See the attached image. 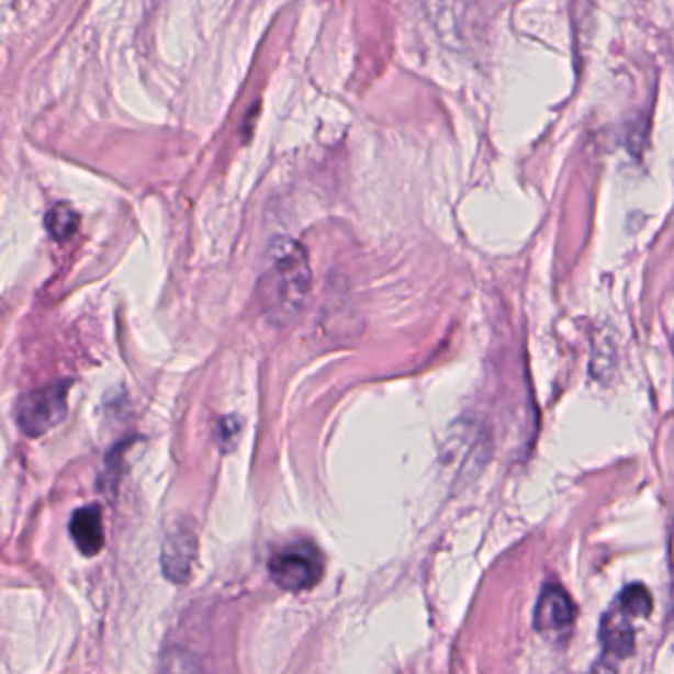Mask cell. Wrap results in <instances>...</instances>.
<instances>
[{"label":"cell","mask_w":674,"mask_h":674,"mask_svg":"<svg viewBox=\"0 0 674 674\" xmlns=\"http://www.w3.org/2000/svg\"><path fill=\"white\" fill-rule=\"evenodd\" d=\"M308 288L311 269L305 249L293 239H276L259 279V299L266 313L276 323H288L303 307Z\"/></svg>","instance_id":"6da1fadb"},{"label":"cell","mask_w":674,"mask_h":674,"mask_svg":"<svg viewBox=\"0 0 674 674\" xmlns=\"http://www.w3.org/2000/svg\"><path fill=\"white\" fill-rule=\"evenodd\" d=\"M68 386L70 382H56L50 386L31 390L16 404V424L22 434L42 437L60 426L68 414Z\"/></svg>","instance_id":"7a4b0ae2"},{"label":"cell","mask_w":674,"mask_h":674,"mask_svg":"<svg viewBox=\"0 0 674 674\" xmlns=\"http://www.w3.org/2000/svg\"><path fill=\"white\" fill-rule=\"evenodd\" d=\"M323 572V555L315 546L307 542L285 546L269 560V574L285 592H307L321 582Z\"/></svg>","instance_id":"3957f363"},{"label":"cell","mask_w":674,"mask_h":674,"mask_svg":"<svg viewBox=\"0 0 674 674\" xmlns=\"http://www.w3.org/2000/svg\"><path fill=\"white\" fill-rule=\"evenodd\" d=\"M575 609L570 595L560 585H546L538 597L535 611V627L548 641L562 643L572 633Z\"/></svg>","instance_id":"277c9868"},{"label":"cell","mask_w":674,"mask_h":674,"mask_svg":"<svg viewBox=\"0 0 674 674\" xmlns=\"http://www.w3.org/2000/svg\"><path fill=\"white\" fill-rule=\"evenodd\" d=\"M196 558V536L189 528L172 530L162 546V572L175 584H184Z\"/></svg>","instance_id":"5b68a950"},{"label":"cell","mask_w":674,"mask_h":674,"mask_svg":"<svg viewBox=\"0 0 674 674\" xmlns=\"http://www.w3.org/2000/svg\"><path fill=\"white\" fill-rule=\"evenodd\" d=\"M631 619L633 615L625 611L617 602L611 609H607V614L602 619V629H599L605 656H611L614 661H621L633 651L634 631Z\"/></svg>","instance_id":"8992f818"},{"label":"cell","mask_w":674,"mask_h":674,"mask_svg":"<svg viewBox=\"0 0 674 674\" xmlns=\"http://www.w3.org/2000/svg\"><path fill=\"white\" fill-rule=\"evenodd\" d=\"M70 536L81 554L88 558L100 554L101 548L105 544L100 506H81L80 510H76L70 520Z\"/></svg>","instance_id":"52a82bcc"},{"label":"cell","mask_w":674,"mask_h":674,"mask_svg":"<svg viewBox=\"0 0 674 674\" xmlns=\"http://www.w3.org/2000/svg\"><path fill=\"white\" fill-rule=\"evenodd\" d=\"M80 218L68 204H58L46 216V228L54 239H68L78 229Z\"/></svg>","instance_id":"ba28073f"},{"label":"cell","mask_w":674,"mask_h":674,"mask_svg":"<svg viewBox=\"0 0 674 674\" xmlns=\"http://www.w3.org/2000/svg\"><path fill=\"white\" fill-rule=\"evenodd\" d=\"M617 604L621 605L625 611H629L633 617H649L651 609H653L651 594L641 584L627 585L621 595L617 597Z\"/></svg>","instance_id":"9c48e42d"},{"label":"cell","mask_w":674,"mask_h":674,"mask_svg":"<svg viewBox=\"0 0 674 674\" xmlns=\"http://www.w3.org/2000/svg\"><path fill=\"white\" fill-rule=\"evenodd\" d=\"M238 436L239 419H236V417H224V419H220L216 437H218V443L222 449L228 451V449L236 446V437Z\"/></svg>","instance_id":"30bf717a"}]
</instances>
